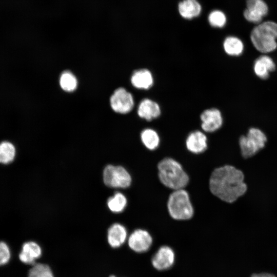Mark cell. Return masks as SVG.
I'll return each instance as SVG.
<instances>
[{
    "mask_svg": "<svg viewBox=\"0 0 277 277\" xmlns=\"http://www.w3.org/2000/svg\"><path fill=\"white\" fill-rule=\"evenodd\" d=\"M244 174L240 169L226 165L215 169L209 179L211 192L222 201L232 203L247 190Z\"/></svg>",
    "mask_w": 277,
    "mask_h": 277,
    "instance_id": "6da1fadb",
    "label": "cell"
},
{
    "mask_svg": "<svg viewBox=\"0 0 277 277\" xmlns=\"http://www.w3.org/2000/svg\"><path fill=\"white\" fill-rule=\"evenodd\" d=\"M158 175L161 182L174 190L183 189L189 178L182 165L171 158H165L157 165Z\"/></svg>",
    "mask_w": 277,
    "mask_h": 277,
    "instance_id": "7a4b0ae2",
    "label": "cell"
},
{
    "mask_svg": "<svg viewBox=\"0 0 277 277\" xmlns=\"http://www.w3.org/2000/svg\"><path fill=\"white\" fill-rule=\"evenodd\" d=\"M277 24L266 21L258 24L250 34L251 41L255 48L260 52L267 53L277 48Z\"/></svg>",
    "mask_w": 277,
    "mask_h": 277,
    "instance_id": "3957f363",
    "label": "cell"
},
{
    "mask_svg": "<svg viewBox=\"0 0 277 277\" xmlns=\"http://www.w3.org/2000/svg\"><path fill=\"white\" fill-rule=\"evenodd\" d=\"M167 208L171 217L176 220H187L194 214L188 192L184 189L174 190L169 195Z\"/></svg>",
    "mask_w": 277,
    "mask_h": 277,
    "instance_id": "277c9868",
    "label": "cell"
},
{
    "mask_svg": "<svg viewBox=\"0 0 277 277\" xmlns=\"http://www.w3.org/2000/svg\"><path fill=\"white\" fill-rule=\"evenodd\" d=\"M267 141V136L261 130L254 127L250 128L246 135H242L239 138L242 157L248 159L254 156L265 147Z\"/></svg>",
    "mask_w": 277,
    "mask_h": 277,
    "instance_id": "5b68a950",
    "label": "cell"
},
{
    "mask_svg": "<svg viewBox=\"0 0 277 277\" xmlns=\"http://www.w3.org/2000/svg\"><path fill=\"white\" fill-rule=\"evenodd\" d=\"M102 180L106 187L126 189L131 185L132 177L125 167L110 164L103 170Z\"/></svg>",
    "mask_w": 277,
    "mask_h": 277,
    "instance_id": "8992f818",
    "label": "cell"
},
{
    "mask_svg": "<svg viewBox=\"0 0 277 277\" xmlns=\"http://www.w3.org/2000/svg\"><path fill=\"white\" fill-rule=\"evenodd\" d=\"M127 244L133 251L143 253L147 252L153 245V238L146 230L136 229L128 236Z\"/></svg>",
    "mask_w": 277,
    "mask_h": 277,
    "instance_id": "52a82bcc",
    "label": "cell"
},
{
    "mask_svg": "<svg viewBox=\"0 0 277 277\" xmlns=\"http://www.w3.org/2000/svg\"><path fill=\"white\" fill-rule=\"evenodd\" d=\"M175 258V251L172 247L163 245L152 255L151 263L155 270L164 271L170 269L174 265Z\"/></svg>",
    "mask_w": 277,
    "mask_h": 277,
    "instance_id": "ba28073f",
    "label": "cell"
},
{
    "mask_svg": "<svg viewBox=\"0 0 277 277\" xmlns=\"http://www.w3.org/2000/svg\"><path fill=\"white\" fill-rule=\"evenodd\" d=\"M111 108L121 114L129 112L133 108L134 99L132 95L124 88L116 89L110 99Z\"/></svg>",
    "mask_w": 277,
    "mask_h": 277,
    "instance_id": "9c48e42d",
    "label": "cell"
},
{
    "mask_svg": "<svg viewBox=\"0 0 277 277\" xmlns=\"http://www.w3.org/2000/svg\"><path fill=\"white\" fill-rule=\"evenodd\" d=\"M268 11V6L263 0H246L244 16L248 22L258 24L267 15Z\"/></svg>",
    "mask_w": 277,
    "mask_h": 277,
    "instance_id": "30bf717a",
    "label": "cell"
},
{
    "mask_svg": "<svg viewBox=\"0 0 277 277\" xmlns=\"http://www.w3.org/2000/svg\"><path fill=\"white\" fill-rule=\"evenodd\" d=\"M201 127L206 132H212L221 128L223 117L221 111L216 108L205 110L201 114Z\"/></svg>",
    "mask_w": 277,
    "mask_h": 277,
    "instance_id": "8fae6325",
    "label": "cell"
},
{
    "mask_svg": "<svg viewBox=\"0 0 277 277\" xmlns=\"http://www.w3.org/2000/svg\"><path fill=\"white\" fill-rule=\"evenodd\" d=\"M128 237L126 228L120 223H114L108 229L107 241L112 248L120 247L127 241Z\"/></svg>",
    "mask_w": 277,
    "mask_h": 277,
    "instance_id": "7c38bea8",
    "label": "cell"
},
{
    "mask_svg": "<svg viewBox=\"0 0 277 277\" xmlns=\"http://www.w3.org/2000/svg\"><path fill=\"white\" fill-rule=\"evenodd\" d=\"M42 254V248L37 243L28 241L23 244L18 258L23 263L32 265L41 256Z\"/></svg>",
    "mask_w": 277,
    "mask_h": 277,
    "instance_id": "4fadbf2b",
    "label": "cell"
},
{
    "mask_svg": "<svg viewBox=\"0 0 277 277\" xmlns=\"http://www.w3.org/2000/svg\"><path fill=\"white\" fill-rule=\"evenodd\" d=\"M161 113L159 105L150 98H144L140 103L137 108L138 115L148 121L158 117Z\"/></svg>",
    "mask_w": 277,
    "mask_h": 277,
    "instance_id": "5bb4252c",
    "label": "cell"
},
{
    "mask_svg": "<svg viewBox=\"0 0 277 277\" xmlns=\"http://www.w3.org/2000/svg\"><path fill=\"white\" fill-rule=\"evenodd\" d=\"M187 149L193 153H200L207 148V139L206 135L201 131L196 130L191 132L186 141Z\"/></svg>",
    "mask_w": 277,
    "mask_h": 277,
    "instance_id": "9a60e30c",
    "label": "cell"
},
{
    "mask_svg": "<svg viewBox=\"0 0 277 277\" xmlns=\"http://www.w3.org/2000/svg\"><path fill=\"white\" fill-rule=\"evenodd\" d=\"M154 79L151 72L147 69L135 71L131 77L133 86L139 89L147 90L153 85Z\"/></svg>",
    "mask_w": 277,
    "mask_h": 277,
    "instance_id": "2e32d148",
    "label": "cell"
},
{
    "mask_svg": "<svg viewBox=\"0 0 277 277\" xmlns=\"http://www.w3.org/2000/svg\"><path fill=\"white\" fill-rule=\"evenodd\" d=\"M275 69V64L269 56L263 55L258 57L254 63L253 69L255 74L262 79H266L269 73Z\"/></svg>",
    "mask_w": 277,
    "mask_h": 277,
    "instance_id": "e0dca14e",
    "label": "cell"
},
{
    "mask_svg": "<svg viewBox=\"0 0 277 277\" xmlns=\"http://www.w3.org/2000/svg\"><path fill=\"white\" fill-rule=\"evenodd\" d=\"M202 7L196 0H184L179 4L180 15L186 19H191L199 16Z\"/></svg>",
    "mask_w": 277,
    "mask_h": 277,
    "instance_id": "ac0fdd59",
    "label": "cell"
},
{
    "mask_svg": "<svg viewBox=\"0 0 277 277\" xmlns=\"http://www.w3.org/2000/svg\"><path fill=\"white\" fill-rule=\"evenodd\" d=\"M127 204V199L124 194L121 192H115L113 195L108 197L106 205L108 209L114 213L123 212Z\"/></svg>",
    "mask_w": 277,
    "mask_h": 277,
    "instance_id": "d6986e66",
    "label": "cell"
},
{
    "mask_svg": "<svg viewBox=\"0 0 277 277\" xmlns=\"http://www.w3.org/2000/svg\"><path fill=\"white\" fill-rule=\"evenodd\" d=\"M223 48L227 54L231 56H239L244 51V44L240 38L229 36L225 39Z\"/></svg>",
    "mask_w": 277,
    "mask_h": 277,
    "instance_id": "ffe728a7",
    "label": "cell"
},
{
    "mask_svg": "<svg viewBox=\"0 0 277 277\" xmlns=\"http://www.w3.org/2000/svg\"><path fill=\"white\" fill-rule=\"evenodd\" d=\"M141 139L144 145L151 150L156 149L160 144L158 133L151 128H146L142 131Z\"/></svg>",
    "mask_w": 277,
    "mask_h": 277,
    "instance_id": "44dd1931",
    "label": "cell"
},
{
    "mask_svg": "<svg viewBox=\"0 0 277 277\" xmlns=\"http://www.w3.org/2000/svg\"><path fill=\"white\" fill-rule=\"evenodd\" d=\"M16 155V149L14 145L7 141L0 143V163L8 164L11 163Z\"/></svg>",
    "mask_w": 277,
    "mask_h": 277,
    "instance_id": "7402d4cb",
    "label": "cell"
},
{
    "mask_svg": "<svg viewBox=\"0 0 277 277\" xmlns=\"http://www.w3.org/2000/svg\"><path fill=\"white\" fill-rule=\"evenodd\" d=\"M28 277H54L51 268L47 264L35 263L28 273Z\"/></svg>",
    "mask_w": 277,
    "mask_h": 277,
    "instance_id": "603a6c76",
    "label": "cell"
},
{
    "mask_svg": "<svg viewBox=\"0 0 277 277\" xmlns=\"http://www.w3.org/2000/svg\"><path fill=\"white\" fill-rule=\"evenodd\" d=\"M60 84L64 90L71 92L74 90L77 85L75 76L69 71H64L60 78Z\"/></svg>",
    "mask_w": 277,
    "mask_h": 277,
    "instance_id": "cb8c5ba5",
    "label": "cell"
},
{
    "mask_svg": "<svg viewBox=\"0 0 277 277\" xmlns=\"http://www.w3.org/2000/svg\"><path fill=\"white\" fill-rule=\"evenodd\" d=\"M208 21L212 27L222 28L226 23V17L222 11L214 10L209 14Z\"/></svg>",
    "mask_w": 277,
    "mask_h": 277,
    "instance_id": "d4e9b609",
    "label": "cell"
},
{
    "mask_svg": "<svg viewBox=\"0 0 277 277\" xmlns=\"http://www.w3.org/2000/svg\"><path fill=\"white\" fill-rule=\"evenodd\" d=\"M11 259V251L6 243L0 241V266L7 264Z\"/></svg>",
    "mask_w": 277,
    "mask_h": 277,
    "instance_id": "484cf974",
    "label": "cell"
},
{
    "mask_svg": "<svg viewBox=\"0 0 277 277\" xmlns=\"http://www.w3.org/2000/svg\"><path fill=\"white\" fill-rule=\"evenodd\" d=\"M251 277H276L274 275L269 273H260L253 274Z\"/></svg>",
    "mask_w": 277,
    "mask_h": 277,
    "instance_id": "4316f807",
    "label": "cell"
},
{
    "mask_svg": "<svg viewBox=\"0 0 277 277\" xmlns=\"http://www.w3.org/2000/svg\"><path fill=\"white\" fill-rule=\"evenodd\" d=\"M109 277H116V276L113 275H110Z\"/></svg>",
    "mask_w": 277,
    "mask_h": 277,
    "instance_id": "83f0119b",
    "label": "cell"
}]
</instances>
